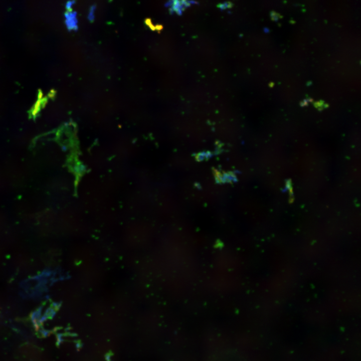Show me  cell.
<instances>
[{"label":"cell","instance_id":"obj_1","mask_svg":"<svg viewBox=\"0 0 361 361\" xmlns=\"http://www.w3.org/2000/svg\"><path fill=\"white\" fill-rule=\"evenodd\" d=\"M65 23L69 30H77L78 29V21L77 13L76 12L67 11L65 14Z\"/></svg>","mask_w":361,"mask_h":361},{"label":"cell","instance_id":"obj_2","mask_svg":"<svg viewBox=\"0 0 361 361\" xmlns=\"http://www.w3.org/2000/svg\"><path fill=\"white\" fill-rule=\"evenodd\" d=\"M96 8L95 5H93L91 7L89 10V13L88 14V20L92 22L94 19V11Z\"/></svg>","mask_w":361,"mask_h":361},{"label":"cell","instance_id":"obj_3","mask_svg":"<svg viewBox=\"0 0 361 361\" xmlns=\"http://www.w3.org/2000/svg\"><path fill=\"white\" fill-rule=\"evenodd\" d=\"M75 3V1H68L67 2L66 7L68 10V11H72V7Z\"/></svg>","mask_w":361,"mask_h":361},{"label":"cell","instance_id":"obj_4","mask_svg":"<svg viewBox=\"0 0 361 361\" xmlns=\"http://www.w3.org/2000/svg\"><path fill=\"white\" fill-rule=\"evenodd\" d=\"M264 31L265 33H269V32H270L269 29H268L267 28H264Z\"/></svg>","mask_w":361,"mask_h":361},{"label":"cell","instance_id":"obj_5","mask_svg":"<svg viewBox=\"0 0 361 361\" xmlns=\"http://www.w3.org/2000/svg\"><path fill=\"white\" fill-rule=\"evenodd\" d=\"M273 83H273V82L270 83L269 84V86L270 87H272L274 86V85H272V84H273Z\"/></svg>","mask_w":361,"mask_h":361},{"label":"cell","instance_id":"obj_6","mask_svg":"<svg viewBox=\"0 0 361 361\" xmlns=\"http://www.w3.org/2000/svg\"><path fill=\"white\" fill-rule=\"evenodd\" d=\"M310 83H312V82H311V81H308V82H307V83H306L307 85V86H309V85H311V84H310Z\"/></svg>","mask_w":361,"mask_h":361}]
</instances>
